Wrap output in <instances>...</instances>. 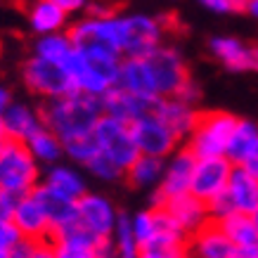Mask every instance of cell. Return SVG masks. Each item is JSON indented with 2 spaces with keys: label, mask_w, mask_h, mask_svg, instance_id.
I'll use <instances>...</instances> for the list:
<instances>
[{
  "label": "cell",
  "mask_w": 258,
  "mask_h": 258,
  "mask_svg": "<svg viewBox=\"0 0 258 258\" xmlns=\"http://www.w3.org/2000/svg\"><path fill=\"white\" fill-rule=\"evenodd\" d=\"M140 258H161L157 253H152V251H140Z\"/></svg>",
  "instance_id": "681fc988"
},
{
  "label": "cell",
  "mask_w": 258,
  "mask_h": 258,
  "mask_svg": "<svg viewBox=\"0 0 258 258\" xmlns=\"http://www.w3.org/2000/svg\"><path fill=\"white\" fill-rule=\"evenodd\" d=\"M249 71H258V45H249Z\"/></svg>",
  "instance_id": "f6af8a7d"
},
{
  "label": "cell",
  "mask_w": 258,
  "mask_h": 258,
  "mask_svg": "<svg viewBox=\"0 0 258 258\" xmlns=\"http://www.w3.org/2000/svg\"><path fill=\"white\" fill-rule=\"evenodd\" d=\"M147 67L154 81V90L159 97H171L178 95V90L189 81V71L185 64V57L180 55L178 47L161 45L154 47L147 57Z\"/></svg>",
  "instance_id": "52a82bcc"
},
{
  "label": "cell",
  "mask_w": 258,
  "mask_h": 258,
  "mask_svg": "<svg viewBox=\"0 0 258 258\" xmlns=\"http://www.w3.org/2000/svg\"><path fill=\"white\" fill-rule=\"evenodd\" d=\"M211 55L230 71H249V45L232 36H213L209 40Z\"/></svg>",
  "instance_id": "cb8c5ba5"
},
{
  "label": "cell",
  "mask_w": 258,
  "mask_h": 258,
  "mask_svg": "<svg viewBox=\"0 0 258 258\" xmlns=\"http://www.w3.org/2000/svg\"><path fill=\"white\" fill-rule=\"evenodd\" d=\"M29 258H57V256H55V249H52L50 239H43V242L33 244V249H31V253H29Z\"/></svg>",
  "instance_id": "ab89813d"
},
{
  "label": "cell",
  "mask_w": 258,
  "mask_h": 258,
  "mask_svg": "<svg viewBox=\"0 0 258 258\" xmlns=\"http://www.w3.org/2000/svg\"><path fill=\"white\" fill-rule=\"evenodd\" d=\"M22 79L26 90L38 95L43 100H52V97H62V95L76 90L74 81H71L69 71L62 64L43 59L38 55H31L22 67Z\"/></svg>",
  "instance_id": "8992f818"
},
{
  "label": "cell",
  "mask_w": 258,
  "mask_h": 258,
  "mask_svg": "<svg viewBox=\"0 0 258 258\" xmlns=\"http://www.w3.org/2000/svg\"><path fill=\"white\" fill-rule=\"evenodd\" d=\"M10 104H12V93H10L8 86H3V83H0V114L8 109Z\"/></svg>",
  "instance_id": "ee69618b"
},
{
  "label": "cell",
  "mask_w": 258,
  "mask_h": 258,
  "mask_svg": "<svg viewBox=\"0 0 258 258\" xmlns=\"http://www.w3.org/2000/svg\"><path fill=\"white\" fill-rule=\"evenodd\" d=\"M206 10L211 12H218V15H227V12H235V5L232 0H199Z\"/></svg>",
  "instance_id": "f35d334b"
},
{
  "label": "cell",
  "mask_w": 258,
  "mask_h": 258,
  "mask_svg": "<svg viewBox=\"0 0 258 258\" xmlns=\"http://www.w3.org/2000/svg\"><path fill=\"white\" fill-rule=\"evenodd\" d=\"M131 133H133V140H135V145H138V152H140V154H152V157L166 159L173 149H178V145H180L175 133H173L154 111L135 118L133 123H131Z\"/></svg>",
  "instance_id": "30bf717a"
},
{
  "label": "cell",
  "mask_w": 258,
  "mask_h": 258,
  "mask_svg": "<svg viewBox=\"0 0 258 258\" xmlns=\"http://www.w3.org/2000/svg\"><path fill=\"white\" fill-rule=\"evenodd\" d=\"M246 3H249V0H232L235 10H244V8H246Z\"/></svg>",
  "instance_id": "c3c4849f"
},
{
  "label": "cell",
  "mask_w": 258,
  "mask_h": 258,
  "mask_svg": "<svg viewBox=\"0 0 258 258\" xmlns=\"http://www.w3.org/2000/svg\"><path fill=\"white\" fill-rule=\"evenodd\" d=\"M227 195L232 199L235 211L251 213V216L258 211V178L251 175L249 171H244L242 166L235 164L232 168V175L227 182Z\"/></svg>",
  "instance_id": "603a6c76"
},
{
  "label": "cell",
  "mask_w": 258,
  "mask_h": 258,
  "mask_svg": "<svg viewBox=\"0 0 258 258\" xmlns=\"http://www.w3.org/2000/svg\"><path fill=\"white\" fill-rule=\"evenodd\" d=\"M164 157H152V154H140L133 164L125 168L123 178L138 189H154L159 185V180L164 175Z\"/></svg>",
  "instance_id": "d4e9b609"
},
{
  "label": "cell",
  "mask_w": 258,
  "mask_h": 258,
  "mask_svg": "<svg viewBox=\"0 0 258 258\" xmlns=\"http://www.w3.org/2000/svg\"><path fill=\"white\" fill-rule=\"evenodd\" d=\"M121 59H123V55L116 52V50H111V47H102V45L76 47L74 45V50L64 59L62 67L69 71L76 90L95 95V97H102L107 90H111V88L116 86Z\"/></svg>",
  "instance_id": "7a4b0ae2"
},
{
  "label": "cell",
  "mask_w": 258,
  "mask_h": 258,
  "mask_svg": "<svg viewBox=\"0 0 258 258\" xmlns=\"http://www.w3.org/2000/svg\"><path fill=\"white\" fill-rule=\"evenodd\" d=\"M40 182L47 189H52L57 195L67 197V199H74V202H79L88 192V182L83 178V173L76 168V164H62V161L50 164L43 173Z\"/></svg>",
  "instance_id": "d6986e66"
},
{
  "label": "cell",
  "mask_w": 258,
  "mask_h": 258,
  "mask_svg": "<svg viewBox=\"0 0 258 258\" xmlns=\"http://www.w3.org/2000/svg\"><path fill=\"white\" fill-rule=\"evenodd\" d=\"M83 168H88L90 171V175L93 178H97V180H102V182H116V180H121L125 175V171H121L111 159H107L104 154H95L90 161H88Z\"/></svg>",
  "instance_id": "d6a6232c"
},
{
  "label": "cell",
  "mask_w": 258,
  "mask_h": 258,
  "mask_svg": "<svg viewBox=\"0 0 258 258\" xmlns=\"http://www.w3.org/2000/svg\"><path fill=\"white\" fill-rule=\"evenodd\" d=\"M79 225L86 227L88 232H93L100 239H107L114 232V225L118 220V211L109 197L100 192H86L79 202Z\"/></svg>",
  "instance_id": "7c38bea8"
},
{
  "label": "cell",
  "mask_w": 258,
  "mask_h": 258,
  "mask_svg": "<svg viewBox=\"0 0 258 258\" xmlns=\"http://www.w3.org/2000/svg\"><path fill=\"white\" fill-rule=\"evenodd\" d=\"M15 199L17 197H12L0 189V218H10V211H12V206H15Z\"/></svg>",
  "instance_id": "7bdbcfd3"
},
{
  "label": "cell",
  "mask_w": 258,
  "mask_h": 258,
  "mask_svg": "<svg viewBox=\"0 0 258 258\" xmlns=\"http://www.w3.org/2000/svg\"><path fill=\"white\" fill-rule=\"evenodd\" d=\"M187 253L192 258H232L235 244L227 239L218 220H209L204 227L189 235Z\"/></svg>",
  "instance_id": "2e32d148"
},
{
  "label": "cell",
  "mask_w": 258,
  "mask_h": 258,
  "mask_svg": "<svg viewBox=\"0 0 258 258\" xmlns=\"http://www.w3.org/2000/svg\"><path fill=\"white\" fill-rule=\"evenodd\" d=\"M244 12H249L251 17H256L258 19V0H249V3H246V8H244Z\"/></svg>",
  "instance_id": "bcb514c9"
},
{
  "label": "cell",
  "mask_w": 258,
  "mask_h": 258,
  "mask_svg": "<svg viewBox=\"0 0 258 258\" xmlns=\"http://www.w3.org/2000/svg\"><path fill=\"white\" fill-rule=\"evenodd\" d=\"M111 244H114V258H140V244L133 235L128 213H118V220L111 232Z\"/></svg>",
  "instance_id": "4dcf8cb0"
},
{
  "label": "cell",
  "mask_w": 258,
  "mask_h": 258,
  "mask_svg": "<svg viewBox=\"0 0 258 258\" xmlns=\"http://www.w3.org/2000/svg\"><path fill=\"white\" fill-rule=\"evenodd\" d=\"M164 40V22L149 15H123V57H147Z\"/></svg>",
  "instance_id": "9c48e42d"
},
{
  "label": "cell",
  "mask_w": 258,
  "mask_h": 258,
  "mask_svg": "<svg viewBox=\"0 0 258 258\" xmlns=\"http://www.w3.org/2000/svg\"><path fill=\"white\" fill-rule=\"evenodd\" d=\"M253 220H256V230H258V211L253 213Z\"/></svg>",
  "instance_id": "f5cc1de1"
},
{
  "label": "cell",
  "mask_w": 258,
  "mask_h": 258,
  "mask_svg": "<svg viewBox=\"0 0 258 258\" xmlns=\"http://www.w3.org/2000/svg\"><path fill=\"white\" fill-rule=\"evenodd\" d=\"M218 225L223 227V232H225L227 239L235 244V246H253V244H258L256 220H253L251 213L232 211L230 216L220 218Z\"/></svg>",
  "instance_id": "83f0119b"
},
{
  "label": "cell",
  "mask_w": 258,
  "mask_h": 258,
  "mask_svg": "<svg viewBox=\"0 0 258 258\" xmlns=\"http://www.w3.org/2000/svg\"><path fill=\"white\" fill-rule=\"evenodd\" d=\"M10 220L12 225L19 230V235L24 239H31V242H43L52 237V227L47 220V213L43 209V204L36 199V195H24L15 199V206L10 211Z\"/></svg>",
  "instance_id": "4fadbf2b"
},
{
  "label": "cell",
  "mask_w": 258,
  "mask_h": 258,
  "mask_svg": "<svg viewBox=\"0 0 258 258\" xmlns=\"http://www.w3.org/2000/svg\"><path fill=\"white\" fill-rule=\"evenodd\" d=\"M93 138L95 145H97V152L104 154L107 159H111L121 171H125L135 159L140 157L138 145L133 140V133H131V123L118 121V118L109 116V114H102L100 121L95 123Z\"/></svg>",
  "instance_id": "5b68a950"
},
{
  "label": "cell",
  "mask_w": 258,
  "mask_h": 258,
  "mask_svg": "<svg viewBox=\"0 0 258 258\" xmlns=\"http://www.w3.org/2000/svg\"><path fill=\"white\" fill-rule=\"evenodd\" d=\"M29 24L38 36L62 31L67 26V12L59 5H55L52 0H36L31 12H29Z\"/></svg>",
  "instance_id": "4316f807"
},
{
  "label": "cell",
  "mask_w": 258,
  "mask_h": 258,
  "mask_svg": "<svg viewBox=\"0 0 258 258\" xmlns=\"http://www.w3.org/2000/svg\"><path fill=\"white\" fill-rule=\"evenodd\" d=\"M71 50H74V43H71L69 33L55 31V33H43V36L36 40L33 55L43 57V59H50V62L64 64V59L69 57Z\"/></svg>",
  "instance_id": "f546056e"
},
{
  "label": "cell",
  "mask_w": 258,
  "mask_h": 258,
  "mask_svg": "<svg viewBox=\"0 0 258 258\" xmlns=\"http://www.w3.org/2000/svg\"><path fill=\"white\" fill-rule=\"evenodd\" d=\"M209 204V213H211V220H220L225 218V216H230V213L235 211V206H232V199H230V195L225 192H220L218 197H213Z\"/></svg>",
  "instance_id": "d590c367"
},
{
  "label": "cell",
  "mask_w": 258,
  "mask_h": 258,
  "mask_svg": "<svg viewBox=\"0 0 258 258\" xmlns=\"http://www.w3.org/2000/svg\"><path fill=\"white\" fill-rule=\"evenodd\" d=\"M195 164H197V157L187 145H185V147L173 149L171 154L166 157L164 175H161L157 187L152 189L149 206H164L166 199L189 192V182H192Z\"/></svg>",
  "instance_id": "ba28073f"
},
{
  "label": "cell",
  "mask_w": 258,
  "mask_h": 258,
  "mask_svg": "<svg viewBox=\"0 0 258 258\" xmlns=\"http://www.w3.org/2000/svg\"><path fill=\"white\" fill-rule=\"evenodd\" d=\"M55 5L67 12V15H74V12H81V10H86L90 5V0H52Z\"/></svg>",
  "instance_id": "60d3db41"
},
{
  "label": "cell",
  "mask_w": 258,
  "mask_h": 258,
  "mask_svg": "<svg viewBox=\"0 0 258 258\" xmlns=\"http://www.w3.org/2000/svg\"><path fill=\"white\" fill-rule=\"evenodd\" d=\"M33 195H36V199H38V202L43 204V209H45L50 227H52V235L79 223V206H76L74 199H67V197L47 189L43 182L33 189Z\"/></svg>",
  "instance_id": "44dd1931"
},
{
  "label": "cell",
  "mask_w": 258,
  "mask_h": 258,
  "mask_svg": "<svg viewBox=\"0 0 258 258\" xmlns=\"http://www.w3.org/2000/svg\"><path fill=\"white\" fill-rule=\"evenodd\" d=\"M258 138V125L249 118H237L235 128L230 133V140H227V149L225 157L232 161V164H239L244 159V154L249 152V147L256 142Z\"/></svg>",
  "instance_id": "f1b7e54d"
},
{
  "label": "cell",
  "mask_w": 258,
  "mask_h": 258,
  "mask_svg": "<svg viewBox=\"0 0 258 258\" xmlns=\"http://www.w3.org/2000/svg\"><path fill=\"white\" fill-rule=\"evenodd\" d=\"M237 123V116L230 111H206L199 114L195 128L187 138V147L195 152L197 159L225 157L227 140Z\"/></svg>",
  "instance_id": "277c9868"
},
{
  "label": "cell",
  "mask_w": 258,
  "mask_h": 258,
  "mask_svg": "<svg viewBox=\"0 0 258 258\" xmlns=\"http://www.w3.org/2000/svg\"><path fill=\"white\" fill-rule=\"evenodd\" d=\"M237 166H242L244 171H249L251 175H256V178H258V138H256V142L251 145L249 152L244 154V159Z\"/></svg>",
  "instance_id": "8d00e7d4"
},
{
  "label": "cell",
  "mask_w": 258,
  "mask_h": 258,
  "mask_svg": "<svg viewBox=\"0 0 258 258\" xmlns=\"http://www.w3.org/2000/svg\"><path fill=\"white\" fill-rule=\"evenodd\" d=\"M199 95H202V90H199V86H197L195 81L189 79L185 86L178 90V95L175 97H180V100H185V102H189V104H197V100H199Z\"/></svg>",
  "instance_id": "74e56055"
},
{
  "label": "cell",
  "mask_w": 258,
  "mask_h": 258,
  "mask_svg": "<svg viewBox=\"0 0 258 258\" xmlns=\"http://www.w3.org/2000/svg\"><path fill=\"white\" fill-rule=\"evenodd\" d=\"M22 239L19 230L12 225L10 218H0V258H10V251Z\"/></svg>",
  "instance_id": "e575fe53"
},
{
  "label": "cell",
  "mask_w": 258,
  "mask_h": 258,
  "mask_svg": "<svg viewBox=\"0 0 258 258\" xmlns=\"http://www.w3.org/2000/svg\"><path fill=\"white\" fill-rule=\"evenodd\" d=\"M116 86L123 88V90H131L135 95L159 97L157 90H154V81H152V74H149V67L145 57H123L121 59Z\"/></svg>",
  "instance_id": "7402d4cb"
},
{
  "label": "cell",
  "mask_w": 258,
  "mask_h": 258,
  "mask_svg": "<svg viewBox=\"0 0 258 258\" xmlns=\"http://www.w3.org/2000/svg\"><path fill=\"white\" fill-rule=\"evenodd\" d=\"M173 258H192V256H189L187 251H182V253H178V256H173Z\"/></svg>",
  "instance_id": "f907efd6"
},
{
  "label": "cell",
  "mask_w": 258,
  "mask_h": 258,
  "mask_svg": "<svg viewBox=\"0 0 258 258\" xmlns=\"http://www.w3.org/2000/svg\"><path fill=\"white\" fill-rule=\"evenodd\" d=\"M164 209L171 213V218L178 223L187 235L197 232L199 227H204L209 220H211V213H209V204L195 197L192 192H185V195L171 197L164 202Z\"/></svg>",
  "instance_id": "ac0fdd59"
},
{
  "label": "cell",
  "mask_w": 258,
  "mask_h": 258,
  "mask_svg": "<svg viewBox=\"0 0 258 258\" xmlns=\"http://www.w3.org/2000/svg\"><path fill=\"white\" fill-rule=\"evenodd\" d=\"M43 171L33 159L26 142L10 140L5 152L0 154V189L12 197L31 195L40 185Z\"/></svg>",
  "instance_id": "3957f363"
},
{
  "label": "cell",
  "mask_w": 258,
  "mask_h": 258,
  "mask_svg": "<svg viewBox=\"0 0 258 258\" xmlns=\"http://www.w3.org/2000/svg\"><path fill=\"white\" fill-rule=\"evenodd\" d=\"M102 100V114H109V116L125 121V123H133L135 118L145 116L149 111H154V102L157 97H145V95H135L131 90L114 86L111 90L100 97Z\"/></svg>",
  "instance_id": "5bb4252c"
},
{
  "label": "cell",
  "mask_w": 258,
  "mask_h": 258,
  "mask_svg": "<svg viewBox=\"0 0 258 258\" xmlns=\"http://www.w3.org/2000/svg\"><path fill=\"white\" fill-rule=\"evenodd\" d=\"M0 135H5V128H3V116H0Z\"/></svg>",
  "instance_id": "816d5d0a"
},
{
  "label": "cell",
  "mask_w": 258,
  "mask_h": 258,
  "mask_svg": "<svg viewBox=\"0 0 258 258\" xmlns=\"http://www.w3.org/2000/svg\"><path fill=\"white\" fill-rule=\"evenodd\" d=\"M8 145H10V138H8V135H0V154L5 152V147H8Z\"/></svg>",
  "instance_id": "7dc6e473"
},
{
  "label": "cell",
  "mask_w": 258,
  "mask_h": 258,
  "mask_svg": "<svg viewBox=\"0 0 258 258\" xmlns=\"http://www.w3.org/2000/svg\"><path fill=\"white\" fill-rule=\"evenodd\" d=\"M95 154H97V145H95L93 133L64 142V157L69 159L71 164H76V166H86Z\"/></svg>",
  "instance_id": "1f68e13d"
},
{
  "label": "cell",
  "mask_w": 258,
  "mask_h": 258,
  "mask_svg": "<svg viewBox=\"0 0 258 258\" xmlns=\"http://www.w3.org/2000/svg\"><path fill=\"white\" fill-rule=\"evenodd\" d=\"M100 237L88 232L79 223L50 237L57 258H100Z\"/></svg>",
  "instance_id": "9a60e30c"
},
{
  "label": "cell",
  "mask_w": 258,
  "mask_h": 258,
  "mask_svg": "<svg viewBox=\"0 0 258 258\" xmlns=\"http://www.w3.org/2000/svg\"><path fill=\"white\" fill-rule=\"evenodd\" d=\"M131 225H133V235L140 244V249L154 237V230H157V218H154V209L149 206L145 211H138L135 216H131Z\"/></svg>",
  "instance_id": "836d02e7"
},
{
  "label": "cell",
  "mask_w": 258,
  "mask_h": 258,
  "mask_svg": "<svg viewBox=\"0 0 258 258\" xmlns=\"http://www.w3.org/2000/svg\"><path fill=\"white\" fill-rule=\"evenodd\" d=\"M256 258H258V256H256Z\"/></svg>",
  "instance_id": "db71d44e"
},
{
  "label": "cell",
  "mask_w": 258,
  "mask_h": 258,
  "mask_svg": "<svg viewBox=\"0 0 258 258\" xmlns=\"http://www.w3.org/2000/svg\"><path fill=\"white\" fill-rule=\"evenodd\" d=\"M33 244L36 242H31V239H19V242L15 244V249L10 251V258H29V253H31V249H33Z\"/></svg>",
  "instance_id": "b9f144b4"
},
{
  "label": "cell",
  "mask_w": 258,
  "mask_h": 258,
  "mask_svg": "<svg viewBox=\"0 0 258 258\" xmlns=\"http://www.w3.org/2000/svg\"><path fill=\"white\" fill-rule=\"evenodd\" d=\"M26 147H29V152H31L33 159H36L40 166L57 164V161H62V157H64L62 140H59L45 123L40 125L38 131L26 140Z\"/></svg>",
  "instance_id": "484cf974"
},
{
  "label": "cell",
  "mask_w": 258,
  "mask_h": 258,
  "mask_svg": "<svg viewBox=\"0 0 258 258\" xmlns=\"http://www.w3.org/2000/svg\"><path fill=\"white\" fill-rule=\"evenodd\" d=\"M154 114L171 128L180 142L187 140L189 133H192V128H195V123H197V118H199V111L195 109V104L180 100L175 95H171V97H157V102H154Z\"/></svg>",
  "instance_id": "e0dca14e"
},
{
  "label": "cell",
  "mask_w": 258,
  "mask_h": 258,
  "mask_svg": "<svg viewBox=\"0 0 258 258\" xmlns=\"http://www.w3.org/2000/svg\"><path fill=\"white\" fill-rule=\"evenodd\" d=\"M3 116V128H5V135L10 140L17 142H26L31 138L40 125H43V118H40V109L26 104V102H15L10 104L8 109L0 114Z\"/></svg>",
  "instance_id": "ffe728a7"
},
{
  "label": "cell",
  "mask_w": 258,
  "mask_h": 258,
  "mask_svg": "<svg viewBox=\"0 0 258 258\" xmlns=\"http://www.w3.org/2000/svg\"><path fill=\"white\" fill-rule=\"evenodd\" d=\"M100 116L102 100L95 95L81 93V90H71L62 97L45 100V104L40 107L43 123L62 140V145L74 138L90 135Z\"/></svg>",
  "instance_id": "6da1fadb"
},
{
  "label": "cell",
  "mask_w": 258,
  "mask_h": 258,
  "mask_svg": "<svg viewBox=\"0 0 258 258\" xmlns=\"http://www.w3.org/2000/svg\"><path fill=\"white\" fill-rule=\"evenodd\" d=\"M235 164L227 157H206L197 159L195 173H192V182H189V192L204 202H211L213 197L227 189L230 175H232Z\"/></svg>",
  "instance_id": "8fae6325"
}]
</instances>
